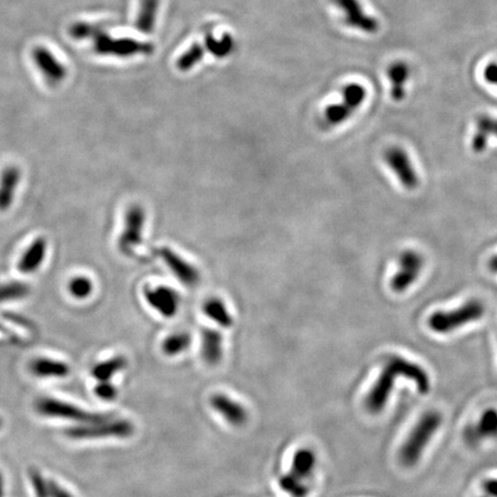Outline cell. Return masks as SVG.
<instances>
[{
	"mask_svg": "<svg viewBox=\"0 0 497 497\" xmlns=\"http://www.w3.org/2000/svg\"><path fill=\"white\" fill-rule=\"evenodd\" d=\"M36 410L42 416L63 418V419L74 420V422H84V424L100 422L112 417V414L110 416L108 414H91L75 405L69 404L67 402L48 399V397L37 401Z\"/></svg>",
	"mask_w": 497,
	"mask_h": 497,
	"instance_id": "52a82bcc",
	"label": "cell"
},
{
	"mask_svg": "<svg viewBox=\"0 0 497 497\" xmlns=\"http://www.w3.org/2000/svg\"><path fill=\"white\" fill-rule=\"evenodd\" d=\"M95 392H96V395L98 396L99 399H104V401H113V399H117V388L110 381L99 382L97 384Z\"/></svg>",
	"mask_w": 497,
	"mask_h": 497,
	"instance_id": "e575fe53",
	"label": "cell"
},
{
	"mask_svg": "<svg viewBox=\"0 0 497 497\" xmlns=\"http://www.w3.org/2000/svg\"><path fill=\"white\" fill-rule=\"evenodd\" d=\"M21 174L14 166L4 169L0 177V211H5L12 205L16 190Z\"/></svg>",
	"mask_w": 497,
	"mask_h": 497,
	"instance_id": "44dd1931",
	"label": "cell"
},
{
	"mask_svg": "<svg viewBox=\"0 0 497 497\" xmlns=\"http://www.w3.org/2000/svg\"><path fill=\"white\" fill-rule=\"evenodd\" d=\"M491 136L497 137V117L482 114L476 119V132L471 142V147L474 152H485Z\"/></svg>",
	"mask_w": 497,
	"mask_h": 497,
	"instance_id": "e0dca14e",
	"label": "cell"
},
{
	"mask_svg": "<svg viewBox=\"0 0 497 497\" xmlns=\"http://www.w3.org/2000/svg\"><path fill=\"white\" fill-rule=\"evenodd\" d=\"M485 311V305L480 300H470L457 309L434 312L429 315L427 325L429 330L436 334H449L471 323L480 320Z\"/></svg>",
	"mask_w": 497,
	"mask_h": 497,
	"instance_id": "3957f363",
	"label": "cell"
},
{
	"mask_svg": "<svg viewBox=\"0 0 497 497\" xmlns=\"http://www.w3.org/2000/svg\"><path fill=\"white\" fill-rule=\"evenodd\" d=\"M399 271L390 281V288L394 293L402 294L419 278L424 267V258L416 250H407L399 257Z\"/></svg>",
	"mask_w": 497,
	"mask_h": 497,
	"instance_id": "9c48e42d",
	"label": "cell"
},
{
	"mask_svg": "<svg viewBox=\"0 0 497 497\" xmlns=\"http://www.w3.org/2000/svg\"><path fill=\"white\" fill-rule=\"evenodd\" d=\"M69 291L73 297H75L78 300H84L87 297L90 296L93 291V282L88 278L84 276H78L75 279H73L69 282Z\"/></svg>",
	"mask_w": 497,
	"mask_h": 497,
	"instance_id": "1f68e13d",
	"label": "cell"
},
{
	"mask_svg": "<svg viewBox=\"0 0 497 497\" xmlns=\"http://www.w3.org/2000/svg\"><path fill=\"white\" fill-rule=\"evenodd\" d=\"M93 51L100 56H111L117 58H132L140 54H150L153 52L151 43L142 42L132 38H114L108 33H98L93 38Z\"/></svg>",
	"mask_w": 497,
	"mask_h": 497,
	"instance_id": "8992f818",
	"label": "cell"
},
{
	"mask_svg": "<svg viewBox=\"0 0 497 497\" xmlns=\"http://www.w3.org/2000/svg\"><path fill=\"white\" fill-rule=\"evenodd\" d=\"M160 0H142L140 13L136 19V29L140 33H149L155 31Z\"/></svg>",
	"mask_w": 497,
	"mask_h": 497,
	"instance_id": "603a6c76",
	"label": "cell"
},
{
	"mask_svg": "<svg viewBox=\"0 0 497 497\" xmlns=\"http://www.w3.org/2000/svg\"><path fill=\"white\" fill-rule=\"evenodd\" d=\"M387 74L392 84V98L395 102H402L407 96V84L411 74L410 67L404 61H395L388 67Z\"/></svg>",
	"mask_w": 497,
	"mask_h": 497,
	"instance_id": "d6986e66",
	"label": "cell"
},
{
	"mask_svg": "<svg viewBox=\"0 0 497 497\" xmlns=\"http://www.w3.org/2000/svg\"><path fill=\"white\" fill-rule=\"evenodd\" d=\"M33 375L41 377H65L69 375V366L59 360L38 358L31 365Z\"/></svg>",
	"mask_w": 497,
	"mask_h": 497,
	"instance_id": "cb8c5ba5",
	"label": "cell"
},
{
	"mask_svg": "<svg viewBox=\"0 0 497 497\" xmlns=\"http://www.w3.org/2000/svg\"><path fill=\"white\" fill-rule=\"evenodd\" d=\"M465 440L471 446L497 439V410L494 407L486 409L479 418L465 429Z\"/></svg>",
	"mask_w": 497,
	"mask_h": 497,
	"instance_id": "4fadbf2b",
	"label": "cell"
},
{
	"mask_svg": "<svg viewBox=\"0 0 497 497\" xmlns=\"http://www.w3.org/2000/svg\"><path fill=\"white\" fill-rule=\"evenodd\" d=\"M46 248H48V244L42 237L33 241L31 246L26 250L21 261L19 263L20 272L29 274V273H33L38 270L39 266L44 261V258H46Z\"/></svg>",
	"mask_w": 497,
	"mask_h": 497,
	"instance_id": "7402d4cb",
	"label": "cell"
},
{
	"mask_svg": "<svg viewBox=\"0 0 497 497\" xmlns=\"http://www.w3.org/2000/svg\"><path fill=\"white\" fill-rule=\"evenodd\" d=\"M224 355V338L221 333L211 328L202 330V357L209 365H216Z\"/></svg>",
	"mask_w": 497,
	"mask_h": 497,
	"instance_id": "ac0fdd59",
	"label": "cell"
},
{
	"mask_svg": "<svg viewBox=\"0 0 497 497\" xmlns=\"http://www.w3.org/2000/svg\"><path fill=\"white\" fill-rule=\"evenodd\" d=\"M442 422L440 411L429 410L422 414L399 448V459L403 466L414 467L419 463Z\"/></svg>",
	"mask_w": 497,
	"mask_h": 497,
	"instance_id": "7a4b0ae2",
	"label": "cell"
},
{
	"mask_svg": "<svg viewBox=\"0 0 497 497\" xmlns=\"http://www.w3.org/2000/svg\"><path fill=\"white\" fill-rule=\"evenodd\" d=\"M489 270L493 273H497V255L491 257V261H489Z\"/></svg>",
	"mask_w": 497,
	"mask_h": 497,
	"instance_id": "f35d334b",
	"label": "cell"
},
{
	"mask_svg": "<svg viewBox=\"0 0 497 497\" xmlns=\"http://www.w3.org/2000/svg\"><path fill=\"white\" fill-rule=\"evenodd\" d=\"M145 298L162 317H174L180 306V297L171 288H149L145 291Z\"/></svg>",
	"mask_w": 497,
	"mask_h": 497,
	"instance_id": "2e32d148",
	"label": "cell"
},
{
	"mask_svg": "<svg viewBox=\"0 0 497 497\" xmlns=\"http://www.w3.org/2000/svg\"><path fill=\"white\" fill-rule=\"evenodd\" d=\"M210 404L234 427H241L248 422V411L246 407L225 394H214L210 399Z\"/></svg>",
	"mask_w": 497,
	"mask_h": 497,
	"instance_id": "9a60e30c",
	"label": "cell"
},
{
	"mask_svg": "<svg viewBox=\"0 0 497 497\" xmlns=\"http://www.w3.org/2000/svg\"><path fill=\"white\" fill-rule=\"evenodd\" d=\"M478 497H488V496H486L485 494H482L481 496H478Z\"/></svg>",
	"mask_w": 497,
	"mask_h": 497,
	"instance_id": "60d3db41",
	"label": "cell"
},
{
	"mask_svg": "<svg viewBox=\"0 0 497 497\" xmlns=\"http://www.w3.org/2000/svg\"><path fill=\"white\" fill-rule=\"evenodd\" d=\"M384 162L394 172L397 180L407 190H414L419 186V177L410 157L401 147H392L384 152Z\"/></svg>",
	"mask_w": 497,
	"mask_h": 497,
	"instance_id": "30bf717a",
	"label": "cell"
},
{
	"mask_svg": "<svg viewBox=\"0 0 497 497\" xmlns=\"http://www.w3.org/2000/svg\"><path fill=\"white\" fill-rule=\"evenodd\" d=\"M1 422H1V419H0V427H1Z\"/></svg>",
	"mask_w": 497,
	"mask_h": 497,
	"instance_id": "b9f144b4",
	"label": "cell"
},
{
	"mask_svg": "<svg viewBox=\"0 0 497 497\" xmlns=\"http://www.w3.org/2000/svg\"><path fill=\"white\" fill-rule=\"evenodd\" d=\"M367 97L365 87L360 83H349L342 91V102L333 104L325 110L324 120L327 126H340L354 115Z\"/></svg>",
	"mask_w": 497,
	"mask_h": 497,
	"instance_id": "5b68a950",
	"label": "cell"
},
{
	"mask_svg": "<svg viewBox=\"0 0 497 497\" xmlns=\"http://www.w3.org/2000/svg\"><path fill=\"white\" fill-rule=\"evenodd\" d=\"M33 63L50 83L58 84L67 76V68L48 48L36 46L31 52Z\"/></svg>",
	"mask_w": 497,
	"mask_h": 497,
	"instance_id": "5bb4252c",
	"label": "cell"
},
{
	"mask_svg": "<svg viewBox=\"0 0 497 497\" xmlns=\"http://www.w3.org/2000/svg\"><path fill=\"white\" fill-rule=\"evenodd\" d=\"M279 485L282 491L291 497H308L311 491L310 483L298 479L291 472H288L280 478Z\"/></svg>",
	"mask_w": 497,
	"mask_h": 497,
	"instance_id": "83f0119b",
	"label": "cell"
},
{
	"mask_svg": "<svg viewBox=\"0 0 497 497\" xmlns=\"http://www.w3.org/2000/svg\"><path fill=\"white\" fill-rule=\"evenodd\" d=\"M317 467V456L310 448H300L297 450L291 461V472L298 479L310 483L312 476Z\"/></svg>",
	"mask_w": 497,
	"mask_h": 497,
	"instance_id": "ffe728a7",
	"label": "cell"
},
{
	"mask_svg": "<svg viewBox=\"0 0 497 497\" xmlns=\"http://www.w3.org/2000/svg\"><path fill=\"white\" fill-rule=\"evenodd\" d=\"M48 497H74L57 481L48 479Z\"/></svg>",
	"mask_w": 497,
	"mask_h": 497,
	"instance_id": "d590c367",
	"label": "cell"
},
{
	"mask_svg": "<svg viewBox=\"0 0 497 497\" xmlns=\"http://www.w3.org/2000/svg\"><path fill=\"white\" fill-rule=\"evenodd\" d=\"M157 255L162 258L164 263L167 265L168 268L173 272L174 276L183 285L188 287H195L201 281V274L199 271L194 265L189 264L177 252H174L171 248H160L157 250Z\"/></svg>",
	"mask_w": 497,
	"mask_h": 497,
	"instance_id": "7c38bea8",
	"label": "cell"
},
{
	"mask_svg": "<svg viewBox=\"0 0 497 497\" xmlns=\"http://www.w3.org/2000/svg\"><path fill=\"white\" fill-rule=\"evenodd\" d=\"M332 3L343 13V21L347 27L370 35L380 29L379 20L365 12L360 0H332Z\"/></svg>",
	"mask_w": 497,
	"mask_h": 497,
	"instance_id": "ba28073f",
	"label": "cell"
},
{
	"mask_svg": "<svg viewBox=\"0 0 497 497\" xmlns=\"http://www.w3.org/2000/svg\"><path fill=\"white\" fill-rule=\"evenodd\" d=\"M204 53H205L204 46L199 43H195L194 46H190L188 51L184 52L179 58L177 63V68L180 69L181 72H188L203 61Z\"/></svg>",
	"mask_w": 497,
	"mask_h": 497,
	"instance_id": "f546056e",
	"label": "cell"
},
{
	"mask_svg": "<svg viewBox=\"0 0 497 497\" xmlns=\"http://www.w3.org/2000/svg\"><path fill=\"white\" fill-rule=\"evenodd\" d=\"M482 493L488 497H497V478H487L481 483Z\"/></svg>",
	"mask_w": 497,
	"mask_h": 497,
	"instance_id": "74e56055",
	"label": "cell"
},
{
	"mask_svg": "<svg viewBox=\"0 0 497 497\" xmlns=\"http://www.w3.org/2000/svg\"><path fill=\"white\" fill-rule=\"evenodd\" d=\"M204 312L216 324L225 328L233 326V317L226 308L225 303L218 298H211L204 304Z\"/></svg>",
	"mask_w": 497,
	"mask_h": 497,
	"instance_id": "484cf974",
	"label": "cell"
},
{
	"mask_svg": "<svg viewBox=\"0 0 497 497\" xmlns=\"http://www.w3.org/2000/svg\"><path fill=\"white\" fill-rule=\"evenodd\" d=\"M145 212L140 205L129 207L125 219V228L119 239V248L123 255H132L134 250L142 244Z\"/></svg>",
	"mask_w": 497,
	"mask_h": 497,
	"instance_id": "8fae6325",
	"label": "cell"
},
{
	"mask_svg": "<svg viewBox=\"0 0 497 497\" xmlns=\"http://www.w3.org/2000/svg\"><path fill=\"white\" fill-rule=\"evenodd\" d=\"M134 431H135V427L132 422L127 419H117L112 416L105 420L72 427L66 431V434L74 440H91V439H105V437L126 439L132 436Z\"/></svg>",
	"mask_w": 497,
	"mask_h": 497,
	"instance_id": "277c9868",
	"label": "cell"
},
{
	"mask_svg": "<svg viewBox=\"0 0 497 497\" xmlns=\"http://www.w3.org/2000/svg\"><path fill=\"white\" fill-rule=\"evenodd\" d=\"M4 493H5V483H4V478L0 474V497H4Z\"/></svg>",
	"mask_w": 497,
	"mask_h": 497,
	"instance_id": "ab89813d",
	"label": "cell"
},
{
	"mask_svg": "<svg viewBox=\"0 0 497 497\" xmlns=\"http://www.w3.org/2000/svg\"><path fill=\"white\" fill-rule=\"evenodd\" d=\"M29 288L22 282H11L6 285L0 286V302L5 300H19L27 296Z\"/></svg>",
	"mask_w": 497,
	"mask_h": 497,
	"instance_id": "4dcf8cb0",
	"label": "cell"
},
{
	"mask_svg": "<svg viewBox=\"0 0 497 497\" xmlns=\"http://www.w3.org/2000/svg\"><path fill=\"white\" fill-rule=\"evenodd\" d=\"M399 379L412 382L422 395L429 394L431 388L429 372L422 365L404 357L390 356L364 399V407L367 412L379 414L386 409Z\"/></svg>",
	"mask_w": 497,
	"mask_h": 497,
	"instance_id": "6da1fadb",
	"label": "cell"
},
{
	"mask_svg": "<svg viewBox=\"0 0 497 497\" xmlns=\"http://www.w3.org/2000/svg\"><path fill=\"white\" fill-rule=\"evenodd\" d=\"M190 342L192 339L187 333L173 334L162 342V352L169 357L182 354L183 351L188 349Z\"/></svg>",
	"mask_w": 497,
	"mask_h": 497,
	"instance_id": "f1b7e54d",
	"label": "cell"
},
{
	"mask_svg": "<svg viewBox=\"0 0 497 497\" xmlns=\"http://www.w3.org/2000/svg\"><path fill=\"white\" fill-rule=\"evenodd\" d=\"M102 31V28L93 26V24L85 23V22H78V23L73 24L69 29L70 36L76 39H93Z\"/></svg>",
	"mask_w": 497,
	"mask_h": 497,
	"instance_id": "d6a6232c",
	"label": "cell"
},
{
	"mask_svg": "<svg viewBox=\"0 0 497 497\" xmlns=\"http://www.w3.org/2000/svg\"><path fill=\"white\" fill-rule=\"evenodd\" d=\"M482 75H483V78H485V81L487 83L497 87V63H489L483 68Z\"/></svg>",
	"mask_w": 497,
	"mask_h": 497,
	"instance_id": "8d00e7d4",
	"label": "cell"
},
{
	"mask_svg": "<svg viewBox=\"0 0 497 497\" xmlns=\"http://www.w3.org/2000/svg\"><path fill=\"white\" fill-rule=\"evenodd\" d=\"M204 48H206L213 57L225 59L235 50V41L229 33H225L220 39H216L213 35H207Z\"/></svg>",
	"mask_w": 497,
	"mask_h": 497,
	"instance_id": "d4e9b609",
	"label": "cell"
},
{
	"mask_svg": "<svg viewBox=\"0 0 497 497\" xmlns=\"http://www.w3.org/2000/svg\"><path fill=\"white\" fill-rule=\"evenodd\" d=\"M29 478L35 496L48 497V479L38 470H31L29 472Z\"/></svg>",
	"mask_w": 497,
	"mask_h": 497,
	"instance_id": "836d02e7",
	"label": "cell"
},
{
	"mask_svg": "<svg viewBox=\"0 0 497 497\" xmlns=\"http://www.w3.org/2000/svg\"><path fill=\"white\" fill-rule=\"evenodd\" d=\"M127 366V360L125 357L117 356L113 357L111 360H105V362H99L93 369V377L99 382L102 381L111 380L113 375H117V372L122 371Z\"/></svg>",
	"mask_w": 497,
	"mask_h": 497,
	"instance_id": "4316f807",
	"label": "cell"
}]
</instances>
